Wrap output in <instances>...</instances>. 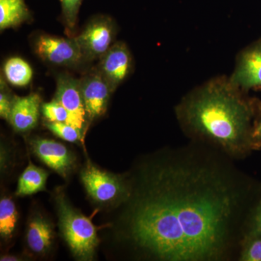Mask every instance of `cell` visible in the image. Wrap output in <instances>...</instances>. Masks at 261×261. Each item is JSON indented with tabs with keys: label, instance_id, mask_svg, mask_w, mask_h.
Wrapping results in <instances>:
<instances>
[{
	"label": "cell",
	"instance_id": "obj_1",
	"mask_svg": "<svg viewBox=\"0 0 261 261\" xmlns=\"http://www.w3.org/2000/svg\"><path fill=\"white\" fill-rule=\"evenodd\" d=\"M130 181L122 236L136 257L238 260L261 181L236 161L189 141L142 159Z\"/></svg>",
	"mask_w": 261,
	"mask_h": 261
},
{
	"label": "cell",
	"instance_id": "obj_2",
	"mask_svg": "<svg viewBox=\"0 0 261 261\" xmlns=\"http://www.w3.org/2000/svg\"><path fill=\"white\" fill-rule=\"evenodd\" d=\"M178 126L189 141L208 146L233 161L256 152L254 125L261 100L239 88L229 76L213 77L187 92L175 106Z\"/></svg>",
	"mask_w": 261,
	"mask_h": 261
},
{
	"label": "cell",
	"instance_id": "obj_3",
	"mask_svg": "<svg viewBox=\"0 0 261 261\" xmlns=\"http://www.w3.org/2000/svg\"><path fill=\"white\" fill-rule=\"evenodd\" d=\"M56 203L60 229L73 255L80 260H92L99 243L97 228L72 207L63 192L56 194Z\"/></svg>",
	"mask_w": 261,
	"mask_h": 261
},
{
	"label": "cell",
	"instance_id": "obj_4",
	"mask_svg": "<svg viewBox=\"0 0 261 261\" xmlns=\"http://www.w3.org/2000/svg\"><path fill=\"white\" fill-rule=\"evenodd\" d=\"M81 178L88 195L98 203H125L129 198L130 178L106 172L92 164L82 170Z\"/></svg>",
	"mask_w": 261,
	"mask_h": 261
},
{
	"label": "cell",
	"instance_id": "obj_5",
	"mask_svg": "<svg viewBox=\"0 0 261 261\" xmlns=\"http://www.w3.org/2000/svg\"><path fill=\"white\" fill-rule=\"evenodd\" d=\"M116 33V25L109 17L102 15L91 20L83 32L75 37L84 61L100 60L112 47Z\"/></svg>",
	"mask_w": 261,
	"mask_h": 261
},
{
	"label": "cell",
	"instance_id": "obj_6",
	"mask_svg": "<svg viewBox=\"0 0 261 261\" xmlns=\"http://www.w3.org/2000/svg\"><path fill=\"white\" fill-rule=\"evenodd\" d=\"M34 49L43 61L57 66L73 67L84 61L75 37L67 39L44 34L36 39Z\"/></svg>",
	"mask_w": 261,
	"mask_h": 261
},
{
	"label": "cell",
	"instance_id": "obj_7",
	"mask_svg": "<svg viewBox=\"0 0 261 261\" xmlns=\"http://www.w3.org/2000/svg\"><path fill=\"white\" fill-rule=\"evenodd\" d=\"M229 79L245 92L261 90V39L239 51Z\"/></svg>",
	"mask_w": 261,
	"mask_h": 261
},
{
	"label": "cell",
	"instance_id": "obj_8",
	"mask_svg": "<svg viewBox=\"0 0 261 261\" xmlns=\"http://www.w3.org/2000/svg\"><path fill=\"white\" fill-rule=\"evenodd\" d=\"M56 99L68 113L67 123L85 135L89 123L80 87V80L61 75L57 80Z\"/></svg>",
	"mask_w": 261,
	"mask_h": 261
},
{
	"label": "cell",
	"instance_id": "obj_9",
	"mask_svg": "<svg viewBox=\"0 0 261 261\" xmlns=\"http://www.w3.org/2000/svg\"><path fill=\"white\" fill-rule=\"evenodd\" d=\"M81 90L89 123L105 114L113 91L98 70L80 80Z\"/></svg>",
	"mask_w": 261,
	"mask_h": 261
},
{
	"label": "cell",
	"instance_id": "obj_10",
	"mask_svg": "<svg viewBox=\"0 0 261 261\" xmlns=\"http://www.w3.org/2000/svg\"><path fill=\"white\" fill-rule=\"evenodd\" d=\"M133 68V58L125 43H114L100 58L98 71L102 75L113 91L128 75Z\"/></svg>",
	"mask_w": 261,
	"mask_h": 261
},
{
	"label": "cell",
	"instance_id": "obj_11",
	"mask_svg": "<svg viewBox=\"0 0 261 261\" xmlns=\"http://www.w3.org/2000/svg\"><path fill=\"white\" fill-rule=\"evenodd\" d=\"M34 153L48 167L66 178L74 166L73 154L63 144L53 140L37 138L31 141Z\"/></svg>",
	"mask_w": 261,
	"mask_h": 261
},
{
	"label": "cell",
	"instance_id": "obj_12",
	"mask_svg": "<svg viewBox=\"0 0 261 261\" xmlns=\"http://www.w3.org/2000/svg\"><path fill=\"white\" fill-rule=\"evenodd\" d=\"M40 96L31 94L27 97L15 96L9 121L15 130L25 132L37 126L40 111Z\"/></svg>",
	"mask_w": 261,
	"mask_h": 261
},
{
	"label": "cell",
	"instance_id": "obj_13",
	"mask_svg": "<svg viewBox=\"0 0 261 261\" xmlns=\"http://www.w3.org/2000/svg\"><path fill=\"white\" fill-rule=\"evenodd\" d=\"M54 231L50 223L40 215L34 216L27 227V242L32 251L44 255L50 249Z\"/></svg>",
	"mask_w": 261,
	"mask_h": 261
},
{
	"label": "cell",
	"instance_id": "obj_14",
	"mask_svg": "<svg viewBox=\"0 0 261 261\" xmlns=\"http://www.w3.org/2000/svg\"><path fill=\"white\" fill-rule=\"evenodd\" d=\"M31 18L25 0H0V29L15 28Z\"/></svg>",
	"mask_w": 261,
	"mask_h": 261
},
{
	"label": "cell",
	"instance_id": "obj_15",
	"mask_svg": "<svg viewBox=\"0 0 261 261\" xmlns=\"http://www.w3.org/2000/svg\"><path fill=\"white\" fill-rule=\"evenodd\" d=\"M48 173L42 168L29 163L18 180L16 195L28 196L45 190Z\"/></svg>",
	"mask_w": 261,
	"mask_h": 261
},
{
	"label": "cell",
	"instance_id": "obj_16",
	"mask_svg": "<svg viewBox=\"0 0 261 261\" xmlns=\"http://www.w3.org/2000/svg\"><path fill=\"white\" fill-rule=\"evenodd\" d=\"M4 73L8 82L15 87H25L33 77L32 67L20 58L8 60L5 64Z\"/></svg>",
	"mask_w": 261,
	"mask_h": 261
},
{
	"label": "cell",
	"instance_id": "obj_17",
	"mask_svg": "<svg viewBox=\"0 0 261 261\" xmlns=\"http://www.w3.org/2000/svg\"><path fill=\"white\" fill-rule=\"evenodd\" d=\"M18 223V212L13 201L4 197L0 200V234L9 239L13 236Z\"/></svg>",
	"mask_w": 261,
	"mask_h": 261
},
{
	"label": "cell",
	"instance_id": "obj_18",
	"mask_svg": "<svg viewBox=\"0 0 261 261\" xmlns=\"http://www.w3.org/2000/svg\"><path fill=\"white\" fill-rule=\"evenodd\" d=\"M253 235H261V185L245 221L244 238Z\"/></svg>",
	"mask_w": 261,
	"mask_h": 261
},
{
	"label": "cell",
	"instance_id": "obj_19",
	"mask_svg": "<svg viewBox=\"0 0 261 261\" xmlns=\"http://www.w3.org/2000/svg\"><path fill=\"white\" fill-rule=\"evenodd\" d=\"M238 261H261V235L243 239Z\"/></svg>",
	"mask_w": 261,
	"mask_h": 261
},
{
	"label": "cell",
	"instance_id": "obj_20",
	"mask_svg": "<svg viewBox=\"0 0 261 261\" xmlns=\"http://www.w3.org/2000/svg\"><path fill=\"white\" fill-rule=\"evenodd\" d=\"M45 126L62 140L69 142H76L82 140L83 134L75 127L62 122H45Z\"/></svg>",
	"mask_w": 261,
	"mask_h": 261
},
{
	"label": "cell",
	"instance_id": "obj_21",
	"mask_svg": "<svg viewBox=\"0 0 261 261\" xmlns=\"http://www.w3.org/2000/svg\"><path fill=\"white\" fill-rule=\"evenodd\" d=\"M42 113L48 122H62L66 123L68 122V112L61 103L56 99L43 104Z\"/></svg>",
	"mask_w": 261,
	"mask_h": 261
},
{
	"label": "cell",
	"instance_id": "obj_22",
	"mask_svg": "<svg viewBox=\"0 0 261 261\" xmlns=\"http://www.w3.org/2000/svg\"><path fill=\"white\" fill-rule=\"evenodd\" d=\"M82 1L83 0H61L62 15L68 28L74 29Z\"/></svg>",
	"mask_w": 261,
	"mask_h": 261
},
{
	"label": "cell",
	"instance_id": "obj_23",
	"mask_svg": "<svg viewBox=\"0 0 261 261\" xmlns=\"http://www.w3.org/2000/svg\"><path fill=\"white\" fill-rule=\"evenodd\" d=\"M14 97H10L9 92L7 91L6 84L1 78V92H0V116L2 118L9 121L10 112L13 106Z\"/></svg>",
	"mask_w": 261,
	"mask_h": 261
},
{
	"label": "cell",
	"instance_id": "obj_24",
	"mask_svg": "<svg viewBox=\"0 0 261 261\" xmlns=\"http://www.w3.org/2000/svg\"><path fill=\"white\" fill-rule=\"evenodd\" d=\"M252 138H253L257 150H261V116L254 125L253 132H252Z\"/></svg>",
	"mask_w": 261,
	"mask_h": 261
},
{
	"label": "cell",
	"instance_id": "obj_25",
	"mask_svg": "<svg viewBox=\"0 0 261 261\" xmlns=\"http://www.w3.org/2000/svg\"><path fill=\"white\" fill-rule=\"evenodd\" d=\"M2 261H11V260H18V257L15 256H12V255H5V256L1 257L0 259Z\"/></svg>",
	"mask_w": 261,
	"mask_h": 261
}]
</instances>
